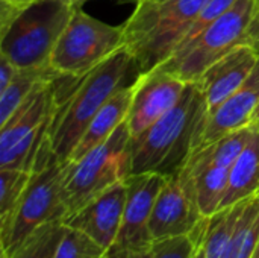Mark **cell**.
Returning a JSON list of instances; mask_svg holds the SVG:
<instances>
[{"label":"cell","instance_id":"obj_34","mask_svg":"<svg viewBox=\"0 0 259 258\" xmlns=\"http://www.w3.org/2000/svg\"><path fill=\"white\" fill-rule=\"evenodd\" d=\"M74 2H76V5H77V6H82L85 2H90V0H74Z\"/></svg>","mask_w":259,"mask_h":258},{"label":"cell","instance_id":"obj_9","mask_svg":"<svg viewBox=\"0 0 259 258\" xmlns=\"http://www.w3.org/2000/svg\"><path fill=\"white\" fill-rule=\"evenodd\" d=\"M65 163L55 155L32 172L29 186L15 211L9 231L0 239L2 258H9L21 243L39 227L65 219L62 202V184Z\"/></svg>","mask_w":259,"mask_h":258},{"label":"cell","instance_id":"obj_20","mask_svg":"<svg viewBox=\"0 0 259 258\" xmlns=\"http://www.w3.org/2000/svg\"><path fill=\"white\" fill-rule=\"evenodd\" d=\"M244 202L220 210L215 216L209 217L206 233L203 237L205 258H229L232 236L238 217L243 211Z\"/></svg>","mask_w":259,"mask_h":258},{"label":"cell","instance_id":"obj_8","mask_svg":"<svg viewBox=\"0 0 259 258\" xmlns=\"http://www.w3.org/2000/svg\"><path fill=\"white\" fill-rule=\"evenodd\" d=\"M58 79L38 85L8 122L0 125V169L33 170L47 141L49 125L58 99Z\"/></svg>","mask_w":259,"mask_h":258},{"label":"cell","instance_id":"obj_1","mask_svg":"<svg viewBox=\"0 0 259 258\" xmlns=\"http://www.w3.org/2000/svg\"><path fill=\"white\" fill-rule=\"evenodd\" d=\"M132 75H140V68L127 47H123L85 76L74 79V87L67 94L58 93L47 137L59 161L70 160L90 122L103 105L138 79Z\"/></svg>","mask_w":259,"mask_h":258},{"label":"cell","instance_id":"obj_28","mask_svg":"<svg viewBox=\"0 0 259 258\" xmlns=\"http://www.w3.org/2000/svg\"><path fill=\"white\" fill-rule=\"evenodd\" d=\"M106 258H153V249H141V251H132V249H121V248H111L108 251Z\"/></svg>","mask_w":259,"mask_h":258},{"label":"cell","instance_id":"obj_19","mask_svg":"<svg viewBox=\"0 0 259 258\" xmlns=\"http://www.w3.org/2000/svg\"><path fill=\"white\" fill-rule=\"evenodd\" d=\"M58 78L62 76H59L50 65L18 68L12 82L0 93V125L8 122V119L21 106L38 85Z\"/></svg>","mask_w":259,"mask_h":258},{"label":"cell","instance_id":"obj_12","mask_svg":"<svg viewBox=\"0 0 259 258\" xmlns=\"http://www.w3.org/2000/svg\"><path fill=\"white\" fill-rule=\"evenodd\" d=\"M167 176L161 173H135L126 178L127 195L118 239L112 248L150 249L153 240L149 234V220Z\"/></svg>","mask_w":259,"mask_h":258},{"label":"cell","instance_id":"obj_17","mask_svg":"<svg viewBox=\"0 0 259 258\" xmlns=\"http://www.w3.org/2000/svg\"><path fill=\"white\" fill-rule=\"evenodd\" d=\"M134 84L114 94L94 116V119L85 129L83 135L80 137L77 146L74 148L73 154L70 155L68 161H77L90 151L103 144L118 129V126L127 120L134 96Z\"/></svg>","mask_w":259,"mask_h":258},{"label":"cell","instance_id":"obj_6","mask_svg":"<svg viewBox=\"0 0 259 258\" xmlns=\"http://www.w3.org/2000/svg\"><path fill=\"white\" fill-rule=\"evenodd\" d=\"M256 14L255 0H238L190 44L175 52L159 68L173 73L185 82L197 81L209 65L217 62L234 47L250 43V29Z\"/></svg>","mask_w":259,"mask_h":258},{"label":"cell","instance_id":"obj_23","mask_svg":"<svg viewBox=\"0 0 259 258\" xmlns=\"http://www.w3.org/2000/svg\"><path fill=\"white\" fill-rule=\"evenodd\" d=\"M65 230L67 227L62 220L49 222L39 227L9 258H55Z\"/></svg>","mask_w":259,"mask_h":258},{"label":"cell","instance_id":"obj_24","mask_svg":"<svg viewBox=\"0 0 259 258\" xmlns=\"http://www.w3.org/2000/svg\"><path fill=\"white\" fill-rule=\"evenodd\" d=\"M108 251L85 233L68 228L58 246L55 258H106Z\"/></svg>","mask_w":259,"mask_h":258},{"label":"cell","instance_id":"obj_13","mask_svg":"<svg viewBox=\"0 0 259 258\" xmlns=\"http://www.w3.org/2000/svg\"><path fill=\"white\" fill-rule=\"evenodd\" d=\"M127 186L126 179L114 184L80 210L64 219V225L79 230L97 242L102 248L109 251L117 239L123 222Z\"/></svg>","mask_w":259,"mask_h":258},{"label":"cell","instance_id":"obj_33","mask_svg":"<svg viewBox=\"0 0 259 258\" xmlns=\"http://www.w3.org/2000/svg\"><path fill=\"white\" fill-rule=\"evenodd\" d=\"M253 258H259V242L256 245V249H255V254H253Z\"/></svg>","mask_w":259,"mask_h":258},{"label":"cell","instance_id":"obj_5","mask_svg":"<svg viewBox=\"0 0 259 258\" xmlns=\"http://www.w3.org/2000/svg\"><path fill=\"white\" fill-rule=\"evenodd\" d=\"M131 138L132 135L124 122L103 144L77 161L65 163L62 184L65 219L131 175Z\"/></svg>","mask_w":259,"mask_h":258},{"label":"cell","instance_id":"obj_25","mask_svg":"<svg viewBox=\"0 0 259 258\" xmlns=\"http://www.w3.org/2000/svg\"><path fill=\"white\" fill-rule=\"evenodd\" d=\"M209 222V220H208ZM208 224L194 234L153 242V258H196Z\"/></svg>","mask_w":259,"mask_h":258},{"label":"cell","instance_id":"obj_38","mask_svg":"<svg viewBox=\"0 0 259 258\" xmlns=\"http://www.w3.org/2000/svg\"><path fill=\"white\" fill-rule=\"evenodd\" d=\"M258 196H259V193H258Z\"/></svg>","mask_w":259,"mask_h":258},{"label":"cell","instance_id":"obj_3","mask_svg":"<svg viewBox=\"0 0 259 258\" xmlns=\"http://www.w3.org/2000/svg\"><path fill=\"white\" fill-rule=\"evenodd\" d=\"M0 5V55L18 68L50 65L58 40L77 8L76 2L32 0L20 8Z\"/></svg>","mask_w":259,"mask_h":258},{"label":"cell","instance_id":"obj_36","mask_svg":"<svg viewBox=\"0 0 259 258\" xmlns=\"http://www.w3.org/2000/svg\"><path fill=\"white\" fill-rule=\"evenodd\" d=\"M256 126H258V129H259V125H256Z\"/></svg>","mask_w":259,"mask_h":258},{"label":"cell","instance_id":"obj_2","mask_svg":"<svg viewBox=\"0 0 259 258\" xmlns=\"http://www.w3.org/2000/svg\"><path fill=\"white\" fill-rule=\"evenodd\" d=\"M209 109L196 82H188L184 96L150 128L131 138V175L178 173L200 148Z\"/></svg>","mask_w":259,"mask_h":258},{"label":"cell","instance_id":"obj_32","mask_svg":"<svg viewBox=\"0 0 259 258\" xmlns=\"http://www.w3.org/2000/svg\"><path fill=\"white\" fill-rule=\"evenodd\" d=\"M253 125H259V108L255 113V117H253Z\"/></svg>","mask_w":259,"mask_h":258},{"label":"cell","instance_id":"obj_4","mask_svg":"<svg viewBox=\"0 0 259 258\" xmlns=\"http://www.w3.org/2000/svg\"><path fill=\"white\" fill-rule=\"evenodd\" d=\"M208 0H137L124 21L126 47L135 58L140 75L165 62Z\"/></svg>","mask_w":259,"mask_h":258},{"label":"cell","instance_id":"obj_27","mask_svg":"<svg viewBox=\"0 0 259 258\" xmlns=\"http://www.w3.org/2000/svg\"><path fill=\"white\" fill-rule=\"evenodd\" d=\"M18 71V67L14 65L8 58L0 55V93L12 82Z\"/></svg>","mask_w":259,"mask_h":258},{"label":"cell","instance_id":"obj_35","mask_svg":"<svg viewBox=\"0 0 259 258\" xmlns=\"http://www.w3.org/2000/svg\"><path fill=\"white\" fill-rule=\"evenodd\" d=\"M255 3H256V9H258L259 12V0H255Z\"/></svg>","mask_w":259,"mask_h":258},{"label":"cell","instance_id":"obj_7","mask_svg":"<svg viewBox=\"0 0 259 258\" xmlns=\"http://www.w3.org/2000/svg\"><path fill=\"white\" fill-rule=\"evenodd\" d=\"M126 47L124 27L112 26L77 6L50 58V67L62 78H82L120 49Z\"/></svg>","mask_w":259,"mask_h":258},{"label":"cell","instance_id":"obj_29","mask_svg":"<svg viewBox=\"0 0 259 258\" xmlns=\"http://www.w3.org/2000/svg\"><path fill=\"white\" fill-rule=\"evenodd\" d=\"M250 43L259 47V12L256 14L255 21L252 24V29H250Z\"/></svg>","mask_w":259,"mask_h":258},{"label":"cell","instance_id":"obj_18","mask_svg":"<svg viewBox=\"0 0 259 258\" xmlns=\"http://www.w3.org/2000/svg\"><path fill=\"white\" fill-rule=\"evenodd\" d=\"M259 193V129L253 125L252 135L229 172L226 195L220 210L244 202Z\"/></svg>","mask_w":259,"mask_h":258},{"label":"cell","instance_id":"obj_37","mask_svg":"<svg viewBox=\"0 0 259 258\" xmlns=\"http://www.w3.org/2000/svg\"><path fill=\"white\" fill-rule=\"evenodd\" d=\"M156 2H161V0H156Z\"/></svg>","mask_w":259,"mask_h":258},{"label":"cell","instance_id":"obj_11","mask_svg":"<svg viewBox=\"0 0 259 258\" xmlns=\"http://www.w3.org/2000/svg\"><path fill=\"white\" fill-rule=\"evenodd\" d=\"M187 85L188 82L159 67L141 73L134 84L131 111L126 120L131 135H140L176 106Z\"/></svg>","mask_w":259,"mask_h":258},{"label":"cell","instance_id":"obj_22","mask_svg":"<svg viewBox=\"0 0 259 258\" xmlns=\"http://www.w3.org/2000/svg\"><path fill=\"white\" fill-rule=\"evenodd\" d=\"M259 242V196H253L244 202L238 217L229 258H253Z\"/></svg>","mask_w":259,"mask_h":258},{"label":"cell","instance_id":"obj_15","mask_svg":"<svg viewBox=\"0 0 259 258\" xmlns=\"http://www.w3.org/2000/svg\"><path fill=\"white\" fill-rule=\"evenodd\" d=\"M259 108V58L246 82L209 116L200 148L220 137L253 125L255 113Z\"/></svg>","mask_w":259,"mask_h":258},{"label":"cell","instance_id":"obj_16","mask_svg":"<svg viewBox=\"0 0 259 258\" xmlns=\"http://www.w3.org/2000/svg\"><path fill=\"white\" fill-rule=\"evenodd\" d=\"M184 167L191 178L200 214L206 219L215 216L226 195L231 169L212 163L203 148H199Z\"/></svg>","mask_w":259,"mask_h":258},{"label":"cell","instance_id":"obj_30","mask_svg":"<svg viewBox=\"0 0 259 258\" xmlns=\"http://www.w3.org/2000/svg\"><path fill=\"white\" fill-rule=\"evenodd\" d=\"M32 0H0V3H6L12 8H20V6H24L27 3H30Z\"/></svg>","mask_w":259,"mask_h":258},{"label":"cell","instance_id":"obj_26","mask_svg":"<svg viewBox=\"0 0 259 258\" xmlns=\"http://www.w3.org/2000/svg\"><path fill=\"white\" fill-rule=\"evenodd\" d=\"M237 2L238 0H208V3L199 12V15L196 17V20L193 21V24L190 26V29L187 30V33L184 35L181 44L178 46V49L175 52H178L182 47H185L187 44H190L200 32H203L208 26H211L222 15H225Z\"/></svg>","mask_w":259,"mask_h":258},{"label":"cell","instance_id":"obj_21","mask_svg":"<svg viewBox=\"0 0 259 258\" xmlns=\"http://www.w3.org/2000/svg\"><path fill=\"white\" fill-rule=\"evenodd\" d=\"M30 178L32 172L27 170L0 169V239L9 231Z\"/></svg>","mask_w":259,"mask_h":258},{"label":"cell","instance_id":"obj_14","mask_svg":"<svg viewBox=\"0 0 259 258\" xmlns=\"http://www.w3.org/2000/svg\"><path fill=\"white\" fill-rule=\"evenodd\" d=\"M259 58V47L243 43L209 65L194 81L205 96L209 116L215 113L249 78Z\"/></svg>","mask_w":259,"mask_h":258},{"label":"cell","instance_id":"obj_31","mask_svg":"<svg viewBox=\"0 0 259 258\" xmlns=\"http://www.w3.org/2000/svg\"><path fill=\"white\" fill-rule=\"evenodd\" d=\"M203 237H205V236H203ZM196 258H205V252H203V240H202V243H200V246H199V251H197Z\"/></svg>","mask_w":259,"mask_h":258},{"label":"cell","instance_id":"obj_10","mask_svg":"<svg viewBox=\"0 0 259 258\" xmlns=\"http://www.w3.org/2000/svg\"><path fill=\"white\" fill-rule=\"evenodd\" d=\"M208 220L199 211L191 178L182 167L178 173L167 176L149 220V234L153 242L194 234Z\"/></svg>","mask_w":259,"mask_h":258}]
</instances>
